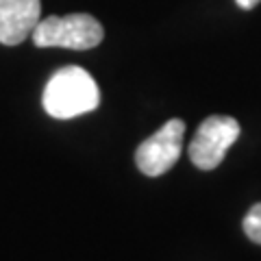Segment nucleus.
<instances>
[{
	"label": "nucleus",
	"mask_w": 261,
	"mask_h": 261,
	"mask_svg": "<svg viewBox=\"0 0 261 261\" xmlns=\"http://www.w3.org/2000/svg\"><path fill=\"white\" fill-rule=\"evenodd\" d=\"M244 231H246L250 242L261 244V202L250 207L246 218H244Z\"/></svg>",
	"instance_id": "nucleus-6"
},
{
	"label": "nucleus",
	"mask_w": 261,
	"mask_h": 261,
	"mask_svg": "<svg viewBox=\"0 0 261 261\" xmlns=\"http://www.w3.org/2000/svg\"><path fill=\"white\" fill-rule=\"evenodd\" d=\"M33 44L39 48H70V50H89L102 42L105 29L89 13L50 15L33 31Z\"/></svg>",
	"instance_id": "nucleus-2"
},
{
	"label": "nucleus",
	"mask_w": 261,
	"mask_h": 261,
	"mask_svg": "<svg viewBox=\"0 0 261 261\" xmlns=\"http://www.w3.org/2000/svg\"><path fill=\"white\" fill-rule=\"evenodd\" d=\"M185 122L168 120L157 133L144 140L135 150V163L146 176H161L174 166L183 150Z\"/></svg>",
	"instance_id": "nucleus-4"
},
{
	"label": "nucleus",
	"mask_w": 261,
	"mask_h": 261,
	"mask_svg": "<svg viewBox=\"0 0 261 261\" xmlns=\"http://www.w3.org/2000/svg\"><path fill=\"white\" fill-rule=\"evenodd\" d=\"M235 3H238L240 9H246V11H250V9H255V7L261 3V0H235Z\"/></svg>",
	"instance_id": "nucleus-7"
},
{
	"label": "nucleus",
	"mask_w": 261,
	"mask_h": 261,
	"mask_svg": "<svg viewBox=\"0 0 261 261\" xmlns=\"http://www.w3.org/2000/svg\"><path fill=\"white\" fill-rule=\"evenodd\" d=\"M240 122L231 116H209L190 142V159L196 168L214 170L240 137Z\"/></svg>",
	"instance_id": "nucleus-3"
},
{
	"label": "nucleus",
	"mask_w": 261,
	"mask_h": 261,
	"mask_svg": "<svg viewBox=\"0 0 261 261\" xmlns=\"http://www.w3.org/2000/svg\"><path fill=\"white\" fill-rule=\"evenodd\" d=\"M42 15L39 0H0V44L18 46L33 35Z\"/></svg>",
	"instance_id": "nucleus-5"
},
{
	"label": "nucleus",
	"mask_w": 261,
	"mask_h": 261,
	"mask_svg": "<svg viewBox=\"0 0 261 261\" xmlns=\"http://www.w3.org/2000/svg\"><path fill=\"white\" fill-rule=\"evenodd\" d=\"M48 116L57 120H70L94 111L100 105V89L87 70L79 65L57 70L44 87L42 96Z\"/></svg>",
	"instance_id": "nucleus-1"
}]
</instances>
